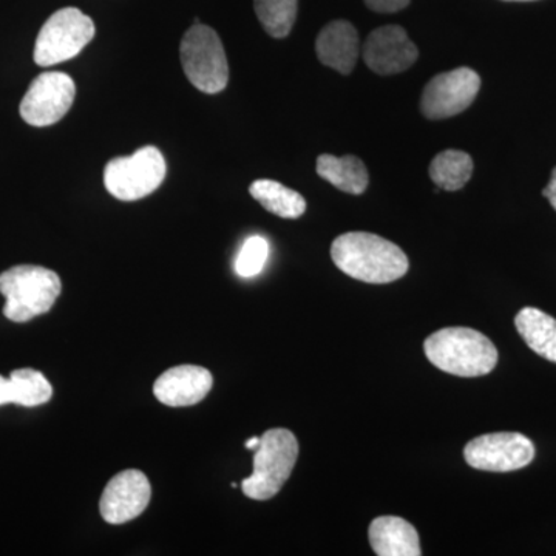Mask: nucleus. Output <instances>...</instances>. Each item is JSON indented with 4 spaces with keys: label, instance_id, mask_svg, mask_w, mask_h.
Masks as SVG:
<instances>
[{
    "label": "nucleus",
    "instance_id": "412c9836",
    "mask_svg": "<svg viewBox=\"0 0 556 556\" xmlns=\"http://www.w3.org/2000/svg\"><path fill=\"white\" fill-rule=\"evenodd\" d=\"M255 14L273 38H287L298 20L299 0H254Z\"/></svg>",
    "mask_w": 556,
    "mask_h": 556
},
{
    "label": "nucleus",
    "instance_id": "20e7f679",
    "mask_svg": "<svg viewBox=\"0 0 556 556\" xmlns=\"http://www.w3.org/2000/svg\"><path fill=\"white\" fill-rule=\"evenodd\" d=\"M299 457V442L287 428H273L260 438L254 471L243 479L241 490L255 501L270 500L291 477Z\"/></svg>",
    "mask_w": 556,
    "mask_h": 556
},
{
    "label": "nucleus",
    "instance_id": "bb28decb",
    "mask_svg": "<svg viewBox=\"0 0 556 556\" xmlns=\"http://www.w3.org/2000/svg\"><path fill=\"white\" fill-rule=\"evenodd\" d=\"M508 2H530V0H508Z\"/></svg>",
    "mask_w": 556,
    "mask_h": 556
},
{
    "label": "nucleus",
    "instance_id": "5701e85b",
    "mask_svg": "<svg viewBox=\"0 0 556 556\" xmlns=\"http://www.w3.org/2000/svg\"><path fill=\"white\" fill-rule=\"evenodd\" d=\"M369 10L376 13H396L407 9L409 0H365Z\"/></svg>",
    "mask_w": 556,
    "mask_h": 556
},
{
    "label": "nucleus",
    "instance_id": "dca6fc26",
    "mask_svg": "<svg viewBox=\"0 0 556 556\" xmlns=\"http://www.w3.org/2000/svg\"><path fill=\"white\" fill-rule=\"evenodd\" d=\"M318 177L327 179L336 189L351 195H361L368 188L369 175L364 161L357 156L320 155L317 159Z\"/></svg>",
    "mask_w": 556,
    "mask_h": 556
},
{
    "label": "nucleus",
    "instance_id": "a878e982",
    "mask_svg": "<svg viewBox=\"0 0 556 556\" xmlns=\"http://www.w3.org/2000/svg\"><path fill=\"white\" fill-rule=\"evenodd\" d=\"M247 448L249 450H257L258 445H260V438L255 437V438H251V439H248L247 441Z\"/></svg>",
    "mask_w": 556,
    "mask_h": 556
},
{
    "label": "nucleus",
    "instance_id": "1a4fd4ad",
    "mask_svg": "<svg viewBox=\"0 0 556 556\" xmlns=\"http://www.w3.org/2000/svg\"><path fill=\"white\" fill-rule=\"evenodd\" d=\"M481 89L475 70L460 67L434 76L424 89L420 110L428 119H445L459 115L473 104Z\"/></svg>",
    "mask_w": 556,
    "mask_h": 556
},
{
    "label": "nucleus",
    "instance_id": "f8f14e48",
    "mask_svg": "<svg viewBox=\"0 0 556 556\" xmlns=\"http://www.w3.org/2000/svg\"><path fill=\"white\" fill-rule=\"evenodd\" d=\"M362 54L368 68L382 76L405 72L419 58L417 47L399 25H387L369 33Z\"/></svg>",
    "mask_w": 556,
    "mask_h": 556
},
{
    "label": "nucleus",
    "instance_id": "4be33fe9",
    "mask_svg": "<svg viewBox=\"0 0 556 556\" xmlns=\"http://www.w3.org/2000/svg\"><path fill=\"white\" fill-rule=\"evenodd\" d=\"M269 257V244L263 237H249L244 241L236 260V273L240 277L251 278L258 276L265 268Z\"/></svg>",
    "mask_w": 556,
    "mask_h": 556
},
{
    "label": "nucleus",
    "instance_id": "9d476101",
    "mask_svg": "<svg viewBox=\"0 0 556 556\" xmlns=\"http://www.w3.org/2000/svg\"><path fill=\"white\" fill-rule=\"evenodd\" d=\"M464 457L477 470L507 473L529 466L535 459V445L525 434H484L468 442Z\"/></svg>",
    "mask_w": 556,
    "mask_h": 556
},
{
    "label": "nucleus",
    "instance_id": "a211bd4d",
    "mask_svg": "<svg viewBox=\"0 0 556 556\" xmlns=\"http://www.w3.org/2000/svg\"><path fill=\"white\" fill-rule=\"evenodd\" d=\"M249 192L266 211L277 217L294 219L305 214V199L281 182L273 179H257L252 182Z\"/></svg>",
    "mask_w": 556,
    "mask_h": 556
},
{
    "label": "nucleus",
    "instance_id": "f257e3e1",
    "mask_svg": "<svg viewBox=\"0 0 556 556\" xmlns=\"http://www.w3.org/2000/svg\"><path fill=\"white\" fill-rule=\"evenodd\" d=\"M331 258L342 273L365 283L396 281L409 269L397 244L368 232H348L332 241Z\"/></svg>",
    "mask_w": 556,
    "mask_h": 556
},
{
    "label": "nucleus",
    "instance_id": "b1692460",
    "mask_svg": "<svg viewBox=\"0 0 556 556\" xmlns=\"http://www.w3.org/2000/svg\"><path fill=\"white\" fill-rule=\"evenodd\" d=\"M543 195L551 201L552 207L556 211V167L554 172H552L551 182H548L547 188L543 190Z\"/></svg>",
    "mask_w": 556,
    "mask_h": 556
},
{
    "label": "nucleus",
    "instance_id": "6e6552de",
    "mask_svg": "<svg viewBox=\"0 0 556 556\" xmlns=\"http://www.w3.org/2000/svg\"><path fill=\"white\" fill-rule=\"evenodd\" d=\"M75 80L61 72H47L33 80L21 102V116L33 127H49L67 115L75 102Z\"/></svg>",
    "mask_w": 556,
    "mask_h": 556
},
{
    "label": "nucleus",
    "instance_id": "4468645a",
    "mask_svg": "<svg viewBox=\"0 0 556 556\" xmlns=\"http://www.w3.org/2000/svg\"><path fill=\"white\" fill-rule=\"evenodd\" d=\"M358 50L361 46H358L357 30L350 22H329L327 27L318 33L316 40L318 61L342 75H350L356 67Z\"/></svg>",
    "mask_w": 556,
    "mask_h": 556
},
{
    "label": "nucleus",
    "instance_id": "39448f33",
    "mask_svg": "<svg viewBox=\"0 0 556 556\" xmlns=\"http://www.w3.org/2000/svg\"><path fill=\"white\" fill-rule=\"evenodd\" d=\"M182 70L197 90L217 94L229 83V65L217 31L195 24L179 46Z\"/></svg>",
    "mask_w": 556,
    "mask_h": 556
},
{
    "label": "nucleus",
    "instance_id": "9b49d317",
    "mask_svg": "<svg viewBox=\"0 0 556 556\" xmlns=\"http://www.w3.org/2000/svg\"><path fill=\"white\" fill-rule=\"evenodd\" d=\"M152 486L139 470H124L110 479L100 501L101 517L109 525H126L148 508Z\"/></svg>",
    "mask_w": 556,
    "mask_h": 556
},
{
    "label": "nucleus",
    "instance_id": "6ab92c4d",
    "mask_svg": "<svg viewBox=\"0 0 556 556\" xmlns=\"http://www.w3.org/2000/svg\"><path fill=\"white\" fill-rule=\"evenodd\" d=\"M473 160L463 150H444L430 164V178L439 189L455 192L470 181Z\"/></svg>",
    "mask_w": 556,
    "mask_h": 556
},
{
    "label": "nucleus",
    "instance_id": "7ed1b4c3",
    "mask_svg": "<svg viewBox=\"0 0 556 556\" xmlns=\"http://www.w3.org/2000/svg\"><path fill=\"white\" fill-rule=\"evenodd\" d=\"M61 291L60 276L42 266H13L0 274V294L7 300L3 316L14 324L49 313Z\"/></svg>",
    "mask_w": 556,
    "mask_h": 556
},
{
    "label": "nucleus",
    "instance_id": "f3484780",
    "mask_svg": "<svg viewBox=\"0 0 556 556\" xmlns=\"http://www.w3.org/2000/svg\"><path fill=\"white\" fill-rule=\"evenodd\" d=\"M515 325L527 346L538 356L556 364V320L536 308L519 311Z\"/></svg>",
    "mask_w": 556,
    "mask_h": 556
},
{
    "label": "nucleus",
    "instance_id": "f03ea898",
    "mask_svg": "<svg viewBox=\"0 0 556 556\" xmlns=\"http://www.w3.org/2000/svg\"><path fill=\"white\" fill-rule=\"evenodd\" d=\"M424 351L434 367L457 378L489 375L497 364L492 340L471 328L439 329L426 340Z\"/></svg>",
    "mask_w": 556,
    "mask_h": 556
},
{
    "label": "nucleus",
    "instance_id": "393cba45",
    "mask_svg": "<svg viewBox=\"0 0 556 556\" xmlns=\"http://www.w3.org/2000/svg\"><path fill=\"white\" fill-rule=\"evenodd\" d=\"M11 404L10 379L0 376V405Z\"/></svg>",
    "mask_w": 556,
    "mask_h": 556
},
{
    "label": "nucleus",
    "instance_id": "ddd939ff",
    "mask_svg": "<svg viewBox=\"0 0 556 556\" xmlns=\"http://www.w3.org/2000/svg\"><path fill=\"white\" fill-rule=\"evenodd\" d=\"M214 386L208 369L199 365H179L155 380L153 394L167 407H190L207 396Z\"/></svg>",
    "mask_w": 556,
    "mask_h": 556
},
{
    "label": "nucleus",
    "instance_id": "423d86ee",
    "mask_svg": "<svg viewBox=\"0 0 556 556\" xmlns=\"http://www.w3.org/2000/svg\"><path fill=\"white\" fill-rule=\"evenodd\" d=\"M93 21L78 9H62L51 14L40 28L35 46V62L51 67L78 56L94 38Z\"/></svg>",
    "mask_w": 556,
    "mask_h": 556
},
{
    "label": "nucleus",
    "instance_id": "aec40b11",
    "mask_svg": "<svg viewBox=\"0 0 556 556\" xmlns=\"http://www.w3.org/2000/svg\"><path fill=\"white\" fill-rule=\"evenodd\" d=\"M11 404L38 407L53 396V387L38 369L22 368L11 372Z\"/></svg>",
    "mask_w": 556,
    "mask_h": 556
},
{
    "label": "nucleus",
    "instance_id": "0eeeda50",
    "mask_svg": "<svg viewBox=\"0 0 556 556\" xmlns=\"http://www.w3.org/2000/svg\"><path fill=\"white\" fill-rule=\"evenodd\" d=\"M166 172L163 153L148 146L131 156L109 161L104 170V185L115 199L137 201L155 192L163 185Z\"/></svg>",
    "mask_w": 556,
    "mask_h": 556
},
{
    "label": "nucleus",
    "instance_id": "2eb2a0df",
    "mask_svg": "<svg viewBox=\"0 0 556 556\" xmlns=\"http://www.w3.org/2000/svg\"><path fill=\"white\" fill-rule=\"evenodd\" d=\"M369 544L379 556H420L419 533L399 517H379L369 526Z\"/></svg>",
    "mask_w": 556,
    "mask_h": 556
}]
</instances>
